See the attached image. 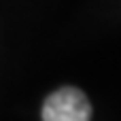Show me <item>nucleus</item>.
I'll list each match as a JSON object with an SVG mask.
<instances>
[{
    "label": "nucleus",
    "instance_id": "f257e3e1",
    "mask_svg": "<svg viewBox=\"0 0 121 121\" xmlns=\"http://www.w3.org/2000/svg\"><path fill=\"white\" fill-rule=\"evenodd\" d=\"M91 119V104L87 96L72 87L64 85L47 96L43 104V121H89Z\"/></svg>",
    "mask_w": 121,
    "mask_h": 121
}]
</instances>
